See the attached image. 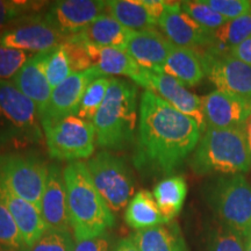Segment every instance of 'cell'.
<instances>
[{"label": "cell", "mask_w": 251, "mask_h": 251, "mask_svg": "<svg viewBox=\"0 0 251 251\" xmlns=\"http://www.w3.org/2000/svg\"><path fill=\"white\" fill-rule=\"evenodd\" d=\"M191 168L199 176L238 175L249 171L251 158L244 127L207 128L191 159Z\"/></svg>", "instance_id": "cell-4"}, {"label": "cell", "mask_w": 251, "mask_h": 251, "mask_svg": "<svg viewBox=\"0 0 251 251\" xmlns=\"http://www.w3.org/2000/svg\"><path fill=\"white\" fill-rule=\"evenodd\" d=\"M244 251H251V233L244 237Z\"/></svg>", "instance_id": "cell-43"}, {"label": "cell", "mask_w": 251, "mask_h": 251, "mask_svg": "<svg viewBox=\"0 0 251 251\" xmlns=\"http://www.w3.org/2000/svg\"><path fill=\"white\" fill-rule=\"evenodd\" d=\"M48 174L49 166L33 153L0 155V179L14 194L39 209Z\"/></svg>", "instance_id": "cell-8"}, {"label": "cell", "mask_w": 251, "mask_h": 251, "mask_svg": "<svg viewBox=\"0 0 251 251\" xmlns=\"http://www.w3.org/2000/svg\"><path fill=\"white\" fill-rule=\"evenodd\" d=\"M48 54L49 50L34 54L11 80L21 93L35 103L39 115L46 108L52 92L46 72Z\"/></svg>", "instance_id": "cell-20"}, {"label": "cell", "mask_w": 251, "mask_h": 251, "mask_svg": "<svg viewBox=\"0 0 251 251\" xmlns=\"http://www.w3.org/2000/svg\"><path fill=\"white\" fill-rule=\"evenodd\" d=\"M201 133L196 120L146 90L140 99L134 164L142 172L170 175L196 150Z\"/></svg>", "instance_id": "cell-1"}, {"label": "cell", "mask_w": 251, "mask_h": 251, "mask_svg": "<svg viewBox=\"0 0 251 251\" xmlns=\"http://www.w3.org/2000/svg\"><path fill=\"white\" fill-rule=\"evenodd\" d=\"M48 4L46 1H28V0H0V31L11 26L19 19L27 15L40 13Z\"/></svg>", "instance_id": "cell-30"}, {"label": "cell", "mask_w": 251, "mask_h": 251, "mask_svg": "<svg viewBox=\"0 0 251 251\" xmlns=\"http://www.w3.org/2000/svg\"><path fill=\"white\" fill-rule=\"evenodd\" d=\"M162 72L178 79L185 86H196L206 76L201 54L194 49L174 47Z\"/></svg>", "instance_id": "cell-23"}, {"label": "cell", "mask_w": 251, "mask_h": 251, "mask_svg": "<svg viewBox=\"0 0 251 251\" xmlns=\"http://www.w3.org/2000/svg\"><path fill=\"white\" fill-rule=\"evenodd\" d=\"M207 251H244V237L218 222L209 230Z\"/></svg>", "instance_id": "cell-33"}, {"label": "cell", "mask_w": 251, "mask_h": 251, "mask_svg": "<svg viewBox=\"0 0 251 251\" xmlns=\"http://www.w3.org/2000/svg\"><path fill=\"white\" fill-rule=\"evenodd\" d=\"M203 2L227 20H234L251 12L249 0H203Z\"/></svg>", "instance_id": "cell-38"}, {"label": "cell", "mask_w": 251, "mask_h": 251, "mask_svg": "<svg viewBox=\"0 0 251 251\" xmlns=\"http://www.w3.org/2000/svg\"><path fill=\"white\" fill-rule=\"evenodd\" d=\"M40 213L47 230L70 231L64 174L57 164L49 166L48 179L40 203Z\"/></svg>", "instance_id": "cell-17"}, {"label": "cell", "mask_w": 251, "mask_h": 251, "mask_svg": "<svg viewBox=\"0 0 251 251\" xmlns=\"http://www.w3.org/2000/svg\"><path fill=\"white\" fill-rule=\"evenodd\" d=\"M0 247L2 250L8 251H24L27 248L13 216L1 202H0Z\"/></svg>", "instance_id": "cell-34"}, {"label": "cell", "mask_w": 251, "mask_h": 251, "mask_svg": "<svg viewBox=\"0 0 251 251\" xmlns=\"http://www.w3.org/2000/svg\"><path fill=\"white\" fill-rule=\"evenodd\" d=\"M125 221L135 231L165 225L153 194L147 190L139 191L126 207Z\"/></svg>", "instance_id": "cell-26"}, {"label": "cell", "mask_w": 251, "mask_h": 251, "mask_svg": "<svg viewBox=\"0 0 251 251\" xmlns=\"http://www.w3.org/2000/svg\"><path fill=\"white\" fill-rule=\"evenodd\" d=\"M42 135L35 103L11 80H0V148L40 142Z\"/></svg>", "instance_id": "cell-5"}, {"label": "cell", "mask_w": 251, "mask_h": 251, "mask_svg": "<svg viewBox=\"0 0 251 251\" xmlns=\"http://www.w3.org/2000/svg\"><path fill=\"white\" fill-rule=\"evenodd\" d=\"M106 9L101 0H59L49 6L45 18L65 40L83 31Z\"/></svg>", "instance_id": "cell-13"}, {"label": "cell", "mask_w": 251, "mask_h": 251, "mask_svg": "<svg viewBox=\"0 0 251 251\" xmlns=\"http://www.w3.org/2000/svg\"><path fill=\"white\" fill-rule=\"evenodd\" d=\"M31 56L30 52L0 45V80L13 79Z\"/></svg>", "instance_id": "cell-37"}, {"label": "cell", "mask_w": 251, "mask_h": 251, "mask_svg": "<svg viewBox=\"0 0 251 251\" xmlns=\"http://www.w3.org/2000/svg\"><path fill=\"white\" fill-rule=\"evenodd\" d=\"M134 83L147 91H151L174 106L177 111L192 118L199 125L202 133L206 131L207 125L202 112L201 98L188 91L179 80L162 71H151L142 68Z\"/></svg>", "instance_id": "cell-11"}, {"label": "cell", "mask_w": 251, "mask_h": 251, "mask_svg": "<svg viewBox=\"0 0 251 251\" xmlns=\"http://www.w3.org/2000/svg\"><path fill=\"white\" fill-rule=\"evenodd\" d=\"M130 240L140 251H190L177 224L135 231Z\"/></svg>", "instance_id": "cell-24"}, {"label": "cell", "mask_w": 251, "mask_h": 251, "mask_svg": "<svg viewBox=\"0 0 251 251\" xmlns=\"http://www.w3.org/2000/svg\"><path fill=\"white\" fill-rule=\"evenodd\" d=\"M101 76H103L101 72L93 67L89 70L72 74L55 87L46 108L39 115L42 129L71 115H77L78 107L87 86Z\"/></svg>", "instance_id": "cell-12"}, {"label": "cell", "mask_w": 251, "mask_h": 251, "mask_svg": "<svg viewBox=\"0 0 251 251\" xmlns=\"http://www.w3.org/2000/svg\"><path fill=\"white\" fill-rule=\"evenodd\" d=\"M63 174L75 241L105 235L114 226L115 218L94 187L85 163L71 162Z\"/></svg>", "instance_id": "cell-2"}, {"label": "cell", "mask_w": 251, "mask_h": 251, "mask_svg": "<svg viewBox=\"0 0 251 251\" xmlns=\"http://www.w3.org/2000/svg\"><path fill=\"white\" fill-rule=\"evenodd\" d=\"M181 11L185 12L188 17L192 18L197 24L205 28V29L213 31L227 23V19L220 15L218 12L209 7L203 2V0H188V1H180Z\"/></svg>", "instance_id": "cell-32"}, {"label": "cell", "mask_w": 251, "mask_h": 251, "mask_svg": "<svg viewBox=\"0 0 251 251\" xmlns=\"http://www.w3.org/2000/svg\"><path fill=\"white\" fill-rule=\"evenodd\" d=\"M75 237L71 231L47 230L35 243L24 251H74Z\"/></svg>", "instance_id": "cell-35"}, {"label": "cell", "mask_w": 251, "mask_h": 251, "mask_svg": "<svg viewBox=\"0 0 251 251\" xmlns=\"http://www.w3.org/2000/svg\"><path fill=\"white\" fill-rule=\"evenodd\" d=\"M244 133H246V140H247V146L248 150H249L250 158H251V117L249 120L244 125Z\"/></svg>", "instance_id": "cell-42"}, {"label": "cell", "mask_w": 251, "mask_h": 251, "mask_svg": "<svg viewBox=\"0 0 251 251\" xmlns=\"http://www.w3.org/2000/svg\"><path fill=\"white\" fill-rule=\"evenodd\" d=\"M152 194L165 222L170 224L184 206L187 196L186 179L183 176L165 178L153 187Z\"/></svg>", "instance_id": "cell-27"}, {"label": "cell", "mask_w": 251, "mask_h": 251, "mask_svg": "<svg viewBox=\"0 0 251 251\" xmlns=\"http://www.w3.org/2000/svg\"><path fill=\"white\" fill-rule=\"evenodd\" d=\"M251 36V12L234 20H228L212 31V43L206 49L213 55H229L230 50Z\"/></svg>", "instance_id": "cell-28"}, {"label": "cell", "mask_w": 251, "mask_h": 251, "mask_svg": "<svg viewBox=\"0 0 251 251\" xmlns=\"http://www.w3.org/2000/svg\"><path fill=\"white\" fill-rule=\"evenodd\" d=\"M63 46L67 50L74 74L89 70V69L94 67L87 43L72 35L63 41Z\"/></svg>", "instance_id": "cell-36"}, {"label": "cell", "mask_w": 251, "mask_h": 251, "mask_svg": "<svg viewBox=\"0 0 251 251\" xmlns=\"http://www.w3.org/2000/svg\"><path fill=\"white\" fill-rule=\"evenodd\" d=\"M111 78L112 77L108 76H101L94 79L87 86L85 93L81 98L79 107H78L77 117L91 122L93 121L94 117L105 100L106 93H107L109 84H111Z\"/></svg>", "instance_id": "cell-29"}, {"label": "cell", "mask_w": 251, "mask_h": 251, "mask_svg": "<svg viewBox=\"0 0 251 251\" xmlns=\"http://www.w3.org/2000/svg\"><path fill=\"white\" fill-rule=\"evenodd\" d=\"M219 224L246 237L251 233V184L243 175L212 180L203 190Z\"/></svg>", "instance_id": "cell-6"}, {"label": "cell", "mask_w": 251, "mask_h": 251, "mask_svg": "<svg viewBox=\"0 0 251 251\" xmlns=\"http://www.w3.org/2000/svg\"><path fill=\"white\" fill-rule=\"evenodd\" d=\"M108 14L131 31L151 29L168 8L163 0H109L106 1Z\"/></svg>", "instance_id": "cell-18"}, {"label": "cell", "mask_w": 251, "mask_h": 251, "mask_svg": "<svg viewBox=\"0 0 251 251\" xmlns=\"http://www.w3.org/2000/svg\"><path fill=\"white\" fill-rule=\"evenodd\" d=\"M229 55L248 65H251V36L238 46L234 47L229 52Z\"/></svg>", "instance_id": "cell-40"}, {"label": "cell", "mask_w": 251, "mask_h": 251, "mask_svg": "<svg viewBox=\"0 0 251 251\" xmlns=\"http://www.w3.org/2000/svg\"><path fill=\"white\" fill-rule=\"evenodd\" d=\"M0 251H5V250H2V249H1V248H0Z\"/></svg>", "instance_id": "cell-44"}, {"label": "cell", "mask_w": 251, "mask_h": 251, "mask_svg": "<svg viewBox=\"0 0 251 251\" xmlns=\"http://www.w3.org/2000/svg\"><path fill=\"white\" fill-rule=\"evenodd\" d=\"M114 249V248H113ZM111 241L107 235L76 241L74 251H113Z\"/></svg>", "instance_id": "cell-39"}, {"label": "cell", "mask_w": 251, "mask_h": 251, "mask_svg": "<svg viewBox=\"0 0 251 251\" xmlns=\"http://www.w3.org/2000/svg\"><path fill=\"white\" fill-rule=\"evenodd\" d=\"M0 202L5 205L13 216L27 248L35 243L47 231L39 207L14 194L1 179H0Z\"/></svg>", "instance_id": "cell-21"}, {"label": "cell", "mask_w": 251, "mask_h": 251, "mask_svg": "<svg viewBox=\"0 0 251 251\" xmlns=\"http://www.w3.org/2000/svg\"><path fill=\"white\" fill-rule=\"evenodd\" d=\"M113 251H140L139 248L135 246V243L129 238H122L115 244Z\"/></svg>", "instance_id": "cell-41"}, {"label": "cell", "mask_w": 251, "mask_h": 251, "mask_svg": "<svg viewBox=\"0 0 251 251\" xmlns=\"http://www.w3.org/2000/svg\"><path fill=\"white\" fill-rule=\"evenodd\" d=\"M63 41L61 34L46 20L45 13L27 15L0 31V45L30 54L48 51Z\"/></svg>", "instance_id": "cell-10"}, {"label": "cell", "mask_w": 251, "mask_h": 251, "mask_svg": "<svg viewBox=\"0 0 251 251\" xmlns=\"http://www.w3.org/2000/svg\"><path fill=\"white\" fill-rule=\"evenodd\" d=\"M46 72L52 90L74 74L71 69L70 59H69L67 50H65L63 43L55 47L54 49L49 50L46 63Z\"/></svg>", "instance_id": "cell-31"}, {"label": "cell", "mask_w": 251, "mask_h": 251, "mask_svg": "<svg viewBox=\"0 0 251 251\" xmlns=\"http://www.w3.org/2000/svg\"><path fill=\"white\" fill-rule=\"evenodd\" d=\"M43 130L51 158L78 162V159L92 157L97 144L93 122L71 115Z\"/></svg>", "instance_id": "cell-9"}, {"label": "cell", "mask_w": 251, "mask_h": 251, "mask_svg": "<svg viewBox=\"0 0 251 251\" xmlns=\"http://www.w3.org/2000/svg\"><path fill=\"white\" fill-rule=\"evenodd\" d=\"M172 45L164 34L156 28L131 31L125 51L141 68L151 71H162L163 65L170 55Z\"/></svg>", "instance_id": "cell-19"}, {"label": "cell", "mask_w": 251, "mask_h": 251, "mask_svg": "<svg viewBox=\"0 0 251 251\" xmlns=\"http://www.w3.org/2000/svg\"><path fill=\"white\" fill-rule=\"evenodd\" d=\"M131 30L126 28L112 15L103 13L97 18L85 29L76 34V37L89 45L101 48L124 49L127 45Z\"/></svg>", "instance_id": "cell-22"}, {"label": "cell", "mask_w": 251, "mask_h": 251, "mask_svg": "<svg viewBox=\"0 0 251 251\" xmlns=\"http://www.w3.org/2000/svg\"><path fill=\"white\" fill-rule=\"evenodd\" d=\"M97 146L107 150H124L135 142L137 89L130 81L112 77L101 107L93 119Z\"/></svg>", "instance_id": "cell-3"}, {"label": "cell", "mask_w": 251, "mask_h": 251, "mask_svg": "<svg viewBox=\"0 0 251 251\" xmlns=\"http://www.w3.org/2000/svg\"><path fill=\"white\" fill-rule=\"evenodd\" d=\"M87 46L92 56L94 68L98 69L103 76H125L129 77L134 81L142 70V68L124 49L101 48L89 43Z\"/></svg>", "instance_id": "cell-25"}, {"label": "cell", "mask_w": 251, "mask_h": 251, "mask_svg": "<svg viewBox=\"0 0 251 251\" xmlns=\"http://www.w3.org/2000/svg\"><path fill=\"white\" fill-rule=\"evenodd\" d=\"M163 34L172 45L181 48H208L212 43V31L197 24L181 11L179 1H171L158 23Z\"/></svg>", "instance_id": "cell-16"}, {"label": "cell", "mask_w": 251, "mask_h": 251, "mask_svg": "<svg viewBox=\"0 0 251 251\" xmlns=\"http://www.w3.org/2000/svg\"><path fill=\"white\" fill-rule=\"evenodd\" d=\"M85 164L94 187L113 213H119L129 203L134 193V176L122 157L103 150Z\"/></svg>", "instance_id": "cell-7"}, {"label": "cell", "mask_w": 251, "mask_h": 251, "mask_svg": "<svg viewBox=\"0 0 251 251\" xmlns=\"http://www.w3.org/2000/svg\"><path fill=\"white\" fill-rule=\"evenodd\" d=\"M206 76L218 91L251 99V65L231 55L200 52Z\"/></svg>", "instance_id": "cell-14"}, {"label": "cell", "mask_w": 251, "mask_h": 251, "mask_svg": "<svg viewBox=\"0 0 251 251\" xmlns=\"http://www.w3.org/2000/svg\"><path fill=\"white\" fill-rule=\"evenodd\" d=\"M201 105L207 128L244 127L251 117V99L222 91H213L202 97Z\"/></svg>", "instance_id": "cell-15"}]
</instances>
